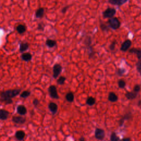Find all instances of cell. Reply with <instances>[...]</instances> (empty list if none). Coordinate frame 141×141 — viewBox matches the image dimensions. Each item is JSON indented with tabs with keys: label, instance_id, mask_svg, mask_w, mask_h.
Here are the masks:
<instances>
[{
	"label": "cell",
	"instance_id": "cell-1",
	"mask_svg": "<svg viewBox=\"0 0 141 141\" xmlns=\"http://www.w3.org/2000/svg\"><path fill=\"white\" fill-rule=\"evenodd\" d=\"M21 89H10L1 93V101L5 104H11L13 103L12 98L19 95Z\"/></svg>",
	"mask_w": 141,
	"mask_h": 141
},
{
	"label": "cell",
	"instance_id": "cell-2",
	"mask_svg": "<svg viewBox=\"0 0 141 141\" xmlns=\"http://www.w3.org/2000/svg\"><path fill=\"white\" fill-rule=\"evenodd\" d=\"M108 23L109 24L110 27L112 28V29L116 30L118 29L120 27L121 23L119 21V20L118 18H117L116 17L111 18L109 19Z\"/></svg>",
	"mask_w": 141,
	"mask_h": 141
},
{
	"label": "cell",
	"instance_id": "cell-3",
	"mask_svg": "<svg viewBox=\"0 0 141 141\" xmlns=\"http://www.w3.org/2000/svg\"><path fill=\"white\" fill-rule=\"evenodd\" d=\"M116 11L114 8H108L105 10L102 13V15L105 18H111L116 15Z\"/></svg>",
	"mask_w": 141,
	"mask_h": 141
},
{
	"label": "cell",
	"instance_id": "cell-4",
	"mask_svg": "<svg viewBox=\"0 0 141 141\" xmlns=\"http://www.w3.org/2000/svg\"><path fill=\"white\" fill-rule=\"evenodd\" d=\"M48 92H49V95L51 98L55 99H58L59 98L56 86L54 85L50 86L48 89Z\"/></svg>",
	"mask_w": 141,
	"mask_h": 141
},
{
	"label": "cell",
	"instance_id": "cell-5",
	"mask_svg": "<svg viewBox=\"0 0 141 141\" xmlns=\"http://www.w3.org/2000/svg\"><path fill=\"white\" fill-rule=\"evenodd\" d=\"M105 137V132L102 129L96 128L95 130V137L99 141H102Z\"/></svg>",
	"mask_w": 141,
	"mask_h": 141
},
{
	"label": "cell",
	"instance_id": "cell-6",
	"mask_svg": "<svg viewBox=\"0 0 141 141\" xmlns=\"http://www.w3.org/2000/svg\"><path fill=\"white\" fill-rule=\"evenodd\" d=\"M62 66L60 64L56 63L53 67V77L56 79L61 73Z\"/></svg>",
	"mask_w": 141,
	"mask_h": 141
},
{
	"label": "cell",
	"instance_id": "cell-7",
	"mask_svg": "<svg viewBox=\"0 0 141 141\" xmlns=\"http://www.w3.org/2000/svg\"><path fill=\"white\" fill-rule=\"evenodd\" d=\"M131 45H132L131 41L130 40H126L122 44L120 50H121L122 51L126 52L129 49V48L130 47V46H131Z\"/></svg>",
	"mask_w": 141,
	"mask_h": 141
},
{
	"label": "cell",
	"instance_id": "cell-8",
	"mask_svg": "<svg viewBox=\"0 0 141 141\" xmlns=\"http://www.w3.org/2000/svg\"><path fill=\"white\" fill-rule=\"evenodd\" d=\"M12 121L17 124L23 125L25 124V122H26V119L25 118L22 116H15L12 118Z\"/></svg>",
	"mask_w": 141,
	"mask_h": 141
},
{
	"label": "cell",
	"instance_id": "cell-9",
	"mask_svg": "<svg viewBox=\"0 0 141 141\" xmlns=\"http://www.w3.org/2000/svg\"><path fill=\"white\" fill-rule=\"evenodd\" d=\"M9 114V112L6 110L1 109L0 110V119L2 121L6 120L8 118Z\"/></svg>",
	"mask_w": 141,
	"mask_h": 141
},
{
	"label": "cell",
	"instance_id": "cell-10",
	"mask_svg": "<svg viewBox=\"0 0 141 141\" xmlns=\"http://www.w3.org/2000/svg\"><path fill=\"white\" fill-rule=\"evenodd\" d=\"M17 112L18 114L21 115H25L27 112V108L23 105H19L17 108Z\"/></svg>",
	"mask_w": 141,
	"mask_h": 141
},
{
	"label": "cell",
	"instance_id": "cell-11",
	"mask_svg": "<svg viewBox=\"0 0 141 141\" xmlns=\"http://www.w3.org/2000/svg\"><path fill=\"white\" fill-rule=\"evenodd\" d=\"M48 108H49L50 111L52 112V114L53 115L55 114L57 112L58 106L55 102H50L49 104V105H48Z\"/></svg>",
	"mask_w": 141,
	"mask_h": 141
},
{
	"label": "cell",
	"instance_id": "cell-12",
	"mask_svg": "<svg viewBox=\"0 0 141 141\" xmlns=\"http://www.w3.org/2000/svg\"><path fill=\"white\" fill-rule=\"evenodd\" d=\"M15 137L18 141H23L25 137V133L22 130L17 131L16 132Z\"/></svg>",
	"mask_w": 141,
	"mask_h": 141
},
{
	"label": "cell",
	"instance_id": "cell-13",
	"mask_svg": "<svg viewBox=\"0 0 141 141\" xmlns=\"http://www.w3.org/2000/svg\"><path fill=\"white\" fill-rule=\"evenodd\" d=\"M108 100L110 102H114L118 100V96L114 92H110L108 95Z\"/></svg>",
	"mask_w": 141,
	"mask_h": 141
},
{
	"label": "cell",
	"instance_id": "cell-14",
	"mask_svg": "<svg viewBox=\"0 0 141 141\" xmlns=\"http://www.w3.org/2000/svg\"><path fill=\"white\" fill-rule=\"evenodd\" d=\"M21 58L23 61L28 62L31 61V60L32 59V55L31 54L29 53V52H25V53L22 54Z\"/></svg>",
	"mask_w": 141,
	"mask_h": 141
},
{
	"label": "cell",
	"instance_id": "cell-15",
	"mask_svg": "<svg viewBox=\"0 0 141 141\" xmlns=\"http://www.w3.org/2000/svg\"><path fill=\"white\" fill-rule=\"evenodd\" d=\"M129 52L132 54H136L139 60H141V49H136V48H132L129 50Z\"/></svg>",
	"mask_w": 141,
	"mask_h": 141
},
{
	"label": "cell",
	"instance_id": "cell-16",
	"mask_svg": "<svg viewBox=\"0 0 141 141\" xmlns=\"http://www.w3.org/2000/svg\"><path fill=\"white\" fill-rule=\"evenodd\" d=\"M127 0H108L109 2L112 5L121 6L125 3Z\"/></svg>",
	"mask_w": 141,
	"mask_h": 141
},
{
	"label": "cell",
	"instance_id": "cell-17",
	"mask_svg": "<svg viewBox=\"0 0 141 141\" xmlns=\"http://www.w3.org/2000/svg\"><path fill=\"white\" fill-rule=\"evenodd\" d=\"M137 95V93L133 92H127L125 96L127 99H128L129 100H132L136 98Z\"/></svg>",
	"mask_w": 141,
	"mask_h": 141
},
{
	"label": "cell",
	"instance_id": "cell-18",
	"mask_svg": "<svg viewBox=\"0 0 141 141\" xmlns=\"http://www.w3.org/2000/svg\"><path fill=\"white\" fill-rule=\"evenodd\" d=\"M44 9L43 8H39V9L37 10L35 13V17L37 18H41L42 17H43L44 15Z\"/></svg>",
	"mask_w": 141,
	"mask_h": 141
},
{
	"label": "cell",
	"instance_id": "cell-19",
	"mask_svg": "<svg viewBox=\"0 0 141 141\" xmlns=\"http://www.w3.org/2000/svg\"><path fill=\"white\" fill-rule=\"evenodd\" d=\"M29 49V44L27 43H22L19 46V51L21 52H23Z\"/></svg>",
	"mask_w": 141,
	"mask_h": 141
},
{
	"label": "cell",
	"instance_id": "cell-20",
	"mask_svg": "<svg viewBox=\"0 0 141 141\" xmlns=\"http://www.w3.org/2000/svg\"><path fill=\"white\" fill-rule=\"evenodd\" d=\"M95 99L94 97H93V96H89V97H88L87 99L86 100V104L90 106L94 105L95 104Z\"/></svg>",
	"mask_w": 141,
	"mask_h": 141
},
{
	"label": "cell",
	"instance_id": "cell-21",
	"mask_svg": "<svg viewBox=\"0 0 141 141\" xmlns=\"http://www.w3.org/2000/svg\"><path fill=\"white\" fill-rule=\"evenodd\" d=\"M66 99L67 100V101L70 102H72L74 101V95L73 93L72 92H69L66 95Z\"/></svg>",
	"mask_w": 141,
	"mask_h": 141
},
{
	"label": "cell",
	"instance_id": "cell-22",
	"mask_svg": "<svg viewBox=\"0 0 141 141\" xmlns=\"http://www.w3.org/2000/svg\"><path fill=\"white\" fill-rule=\"evenodd\" d=\"M46 45L50 48L54 47L56 45V41L54 40L47 39L46 41Z\"/></svg>",
	"mask_w": 141,
	"mask_h": 141
},
{
	"label": "cell",
	"instance_id": "cell-23",
	"mask_svg": "<svg viewBox=\"0 0 141 141\" xmlns=\"http://www.w3.org/2000/svg\"><path fill=\"white\" fill-rule=\"evenodd\" d=\"M16 30L19 34H23L26 31V27L23 24H19L16 28Z\"/></svg>",
	"mask_w": 141,
	"mask_h": 141
},
{
	"label": "cell",
	"instance_id": "cell-24",
	"mask_svg": "<svg viewBox=\"0 0 141 141\" xmlns=\"http://www.w3.org/2000/svg\"><path fill=\"white\" fill-rule=\"evenodd\" d=\"M131 114H126L120 120V121H119L120 126H121L123 124H124V121H125V120L130 119V118H131Z\"/></svg>",
	"mask_w": 141,
	"mask_h": 141
},
{
	"label": "cell",
	"instance_id": "cell-25",
	"mask_svg": "<svg viewBox=\"0 0 141 141\" xmlns=\"http://www.w3.org/2000/svg\"><path fill=\"white\" fill-rule=\"evenodd\" d=\"M31 92L28 91V90H25V91H23V92L21 93V94H20V97L22 98H27L29 97L31 95Z\"/></svg>",
	"mask_w": 141,
	"mask_h": 141
},
{
	"label": "cell",
	"instance_id": "cell-26",
	"mask_svg": "<svg viewBox=\"0 0 141 141\" xmlns=\"http://www.w3.org/2000/svg\"><path fill=\"white\" fill-rule=\"evenodd\" d=\"M120 138L117 136L115 132H112L110 136V141H119Z\"/></svg>",
	"mask_w": 141,
	"mask_h": 141
},
{
	"label": "cell",
	"instance_id": "cell-27",
	"mask_svg": "<svg viewBox=\"0 0 141 141\" xmlns=\"http://www.w3.org/2000/svg\"><path fill=\"white\" fill-rule=\"evenodd\" d=\"M66 80V78L64 77V76H61L58 78V79L57 80V83L59 85H63L64 84Z\"/></svg>",
	"mask_w": 141,
	"mask_h": 141
},
{
	"label": "cell",
	"instance_id": "cell-28",
	"mask_svg": "<svg viewBox=\"0 0 141 141\" xmlns=\"http://www.w3.org/2000/svg\"><path fill=\"white\" fill-rule=\"evenodd\" d=\"M118 86L120 88H124L126 86V82L124 80L120 79L118 81Z\"/></svg>",
	"mask_w": 141,
	"mask_h": 141
},
{
	"label": "cell",
	"instance_id": "cell-29",
	"mask_svg": "<svg viewBox=\"0 0 141 141\" xmlns=\"http://www.w3.org/2000/svg\"><path fill=\"white\" fill-rule=\"evenodd\" d=\"M84 44L87 46H89L92 44V39L90 37H86L85 41H84Z\"/></svg>",
	"mask_w": 141,
	"mask_h": 141
},
{
	"label": "cell",
	"instance_id": "cell-30",
	"mask_svg": "<svg viewBox=\"0 0 141 141\" xmlns=\"http://www.w3.org/2000/svg\"><path fill=\"white\" fill-rule=\"evenodd\" d=\"M136 67L138 72L140 73L141 76V60H140L136 64Z\"/></svg>",
	"mask_w": 141,
	"mask_h": 141
},
{
	"label": "cell",
	"instance_id": "cell-31",
	"mask_svg": "<svg viewBox=\"0 0 141 141\" xmlns=\"http://www.w3.org/2000/svg\"><path fill=\"white\" fill-rule=\"evenodd\" d=\"M125 70L124 69V68H119V69L118 70L117 73H118V76H122L123 74L125 73Z\"/></svg>",
	"mask_w": 141,
	"mask_h": 141
},
{
	"label": "cell",
	"instance_id": "cell-32",
	"mask_svg": "<svg viewBox=\"0 0 141 141\" xmlns=\"http://www.w3.org/2000/svg\"><path fill=\"white\" fill-rule=\"evenodd\" d=\"M116 43H116V40H114V41L113 42H112V43L110 44V45L109 46V48H110V49L111 50V51H113V50L115 49Z\"/></svg>",
	"mask_w": 141,
	"mask_h": 141
},
{
	"label": "cell",
	"instance_id": "cell-33",
	"mask_svg": "<svg viewBox=\"0 0 141 141\" xmlns=\"http://www.w3.org/2000/svg\"><path fill=\"white\" fill-rule=\"evenodd\" d=\"M141 90V86L138 84H137V85L135 86L133 88V91L134 92L138 93V92H140Z\"/></svg>",
	"mask_w": 141,
	"mask_h": 141
},
{
	"label": "cell",
	"instance_id": "cell-34",
	"mask_svg": "<svg viewBox=\"0 0 141 141\" xmlns=\"http://www.w3.org/2000/svg\"><path fill=\"white\" fill-rule=\"evenodd\" d=\"M33 104L34 106L37 107V106L39 105V104H40L39 100L37 99H34L33 100Z\"/></svg>",
	"mask_w": 141,
	"mask_h": 141
},
{
	"label": "cell",
	"instance_id": "cell-35",
	"mask_svg": "<svg viewBox=\"0 0 141 141\" xmlns=\"http://www.w3.org/2000/svg\"><path fill=\"white\" fill-rule=\"evenodd\" d=\"M100 27H101V29L102 31H107L108 30V27L104 24H102L100 25Z\"/></svg>",
	"mask_w": 141,
	"mask_h": 141
},
{
	"label": "cell",
	"instance_id": "cell-36",
	"mask_svg": "<svg viewBox=\"0 0 141 141\" xmlns=\"http://www.w3.org/2000/svg\"><path fill=\"white\" fill-rule=\"evenodd\" d=\"M69 7H70L69 6H66V7H63V8H62V10H61V12L62 13H65L66 12V11H67V9H68V8H69Z\"/></svg>",
	"mask_w": 141,
	"mask_h": 141
},
{
	"label": "cell",
	"instance_id": "cell-37",
	"mask_svg": "<svg viewBox=\"0 0 141 141\" xmlns=\"http://www.w3.org/2000/svg\"><path fill=\"white\" fill-rule=\"evenodd\" d=\"M38 29L41 30V31H43V30H44V27H43V26H42V25L41 24H39L38 25Z\"/></svg>",
	"mask_w": 141,
	"mask_h": 141
},
{
	"label": "cell",
	"instance_id": "cell-38",
	"mask_svg": "<svg viewBox=\"0 0 141 141\" xmlns=\"http://www.w3.org/2000/svg\"><path fill=\"white\" fill-rule=\"evenodd\" d=\"M121 141H131V138H125Z\"/></svg>",
	"mask_w": 141,
	"mask_h": 141
},
{
	"label": "cell",
	"instance_id": "cell-39",
	"mask_svg": "<svg viewBox=\"0 0 141 141\" xmlns=\"http://www.w3.org/2000/svg\"><path fill=\"white\" fill-rule=\"evenodd\" d=\"M79 141H86V139L84 137L82 136L81 137H80L79 139Z\"/></svg>",
	"mask_w": 141,
	"mask_h": 141
}]
</instances>
